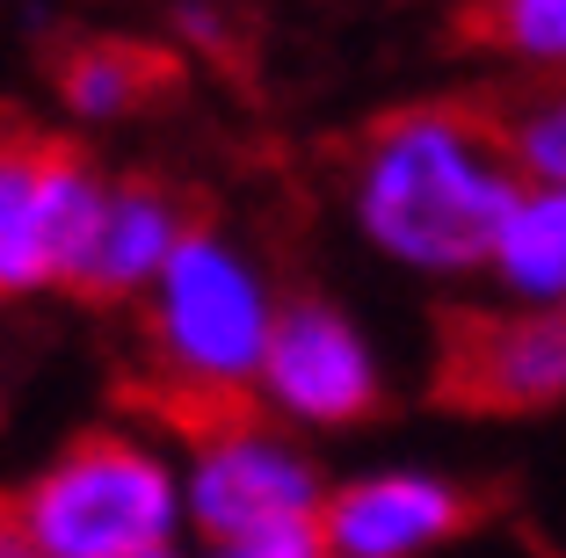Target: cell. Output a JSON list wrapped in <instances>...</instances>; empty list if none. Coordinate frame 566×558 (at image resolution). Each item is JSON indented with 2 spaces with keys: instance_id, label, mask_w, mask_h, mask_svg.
<instances>
[{
  "instance_id": "15",
  "label": "cell",
  "mask_w": 566,
  "mask_h": 558,
  "mask_svg": "<svg viewBox=\"0 0 566 558\" xmlns=\"http://www.w3.org/2000/svg\"><path fill=\"white\" fill-rule=\"evenodd\" d=\"M211 558H327V544H319V523H298V529H269V537L218 544Z\"/></svg>"
},
{
  "instance_id": "7",
  "label": "cell",
  "mask_w": 566,
  "mask_h": 558,
  "mask_svg": "<svg viewBox=\"0 0 566 558\" xmlns=\"http://www.w3.org/2000/svg\"><path fill=\"white\" fill-rule=\"evenodd\" d=\"M109 181L81 160L73 146H51L15 232L0 246V297H36V291H81L87 254H95Z\"/></svg>"
},
{
  "instance_id": "4",
  "label": "cell",
  "mask_w": 566,
  "mask_h": 558,
  "mask_svg": "<svg viewBox=\"0 0 566 558\" xmlns=\"http://www.w3.org/2000/svg\"><path fill=\"white\" fill-rule=\"evenodd\" d=\"M319 508H327L319 464L291 435H276L254 407L189 435L182 515L203 529L211 551L218 544H240V537H269V529L319 523Z\"/></svg>"
},
{
  "instance_id": "1",
  "label": "cell",
  "mask_w": 566,
  "mask_h": 558,
  "mask_svg": "<svg viewBox=\"0 0 566 558\" xmlns=\"http://www.w3.org/2000/svg\"><path fill=\"white\" fill-rule=\"evenodd\" d=\"M531 197V175L494 102H407L349 152V218L385 262L421 276L494 269V246Z\"/></svg>"
},
{
  "instance_id": "13",
  "label": "cell",
  "mask_w": 566,
  "mask_h": 558,
  "mask_svg": "<svg viewBox=\"0 0 566 558\" xmlns=\"http://www.w3.org/2000/svg\"><path fill=\"white\" fill-rule=\"evenodd\" d=\"M494 109H501V131L516 146V167L531 175V189H566V73L494 102Z\"/></svg>"
},
{
  "instance_id": "11",
  "label": "cell",
  "mask_w": 566,
  "mask_h": 558,
  "mask_svg": "<svg viewBox=\"0 0 566 558\" xmlns=\"http://www.w3.org/2000/svg\"><path fill=\"white\" fill-rule=\"evenodd\" d=\"M486 276L523 305H566V189H531L516 203Z\"/></svg>"
},
{
  "instance_id": "2",
  "label": "cell",
  "mask_w": 566,
  "mask_h": 558,
  "mask_svg": "<svg viewBox=\"0 0 566 558\" xmlns=\"http://www.w3.org/2000/svg\"><path fill=\"white\" fill-rule=\"evenodd\" d=\"M138 305H146V362H153L146 399L182 435L254 407L269 334H276V297L226 232L197 225Z\"/></svg>"
},
{
  "instance_id": "9",
  "label": "cell",
  "mask_w": 566,
  "mask_h": 558,
  "mask_svg": "<svg viewBox=\"0 0 566 558\" xmlns=\"http://www.w3.org/2000/svg\"><path fill=\"white\" fill-rule=\"evenodd\" d=\"M197 225L203 218L167 181H117L109 211H102V232H95V254H87V276L73 297H87V305H132V297H146Z\"/></svg>"
},
{
  "instance_id": "16",
  "label": "cell",
  "mask_w": 566,
  "mask_h": 558,
  "mask_svg": "<svg viewBox=\"0 0 566 558\" xmlns=\"http://www.w3.org/2000/svg\"><path fill=\"white\" fill-rule=\"evenodd\" d=\"M0 558H36L30 544H22V529H15V515H8V501H0Z\"/></svg>"
},
{
  "instance_id": "12",
  "label": "cell",
  "mask_w": 566,
  "mask_h": 558,
  "mask_svg": "<svg viewBox=\"0 0 566 558\" xmlns=\"http://www.w3.org/2000/svg\"><path fill=\"white\" fill-rule=\"evenodd\" d=\"M458 30H465V44L494 51V59L566 73V0H472Z\"/></svg>"
},
{
  "instance_id": "3",
  "label": "cell",
  "mask_w": 566,
  "mask_h": 558,
  "mask_svg": "<svg viewBox=\"0 0 566 558\" xmlns=\"http://www.w3.org/2000/svg\"><path fill=\"white\" fill-rule=\"evenodd\" d=\"M22 544L36 558H153L175 551L182 472L124 428L73 435L22 493H8Z\"/></svg>"
},
{
  "instance_id": "10",
  "label": "cell",
  "mask_w": 566,
  "mask_h": 558,
  "mask_svg": "<svg viewBox=\"0 0 566 558\" xmlns=\"http://www.w3.org/2000/svg\"><path fill=\"white\" fill-rule=\"evenodd\" d=\"M167 87H175V59L132 36H95L59 59V102L87 124H124V116L153 109Z\"/></svg>"
},
{
  "instance_id": "5",
  "label": "cell",
  "mask_w": 566,
  "mask_h": 558,
  "mask_svg": "<svg viewBox=\"0 0 566 558\" xmlns=\"http://www.w3.org/2000/svg\"><path fill=\"white\" fill-rule=\"evenodd\" d=\"M429 392L458 413L566 407V305H465L436 319Z\"/></svg>"
},
{
  "instance_id": "6",
  "label": "cell",
  "mask_w": 566,
  "mask_h": 558,
  "mask_svg": "<svg viewBox=\"0 0 566 558\" xmlns=\"http://www.w3.org/2000/svg\"><path fill=\"white\" fill-rule=\"evenodd\" d=\"M254 399H262L276 421L349 428V421H370V413H378L385 378H378V356H370V341L356 334L349 313H334L319 297H298V305L276 313Z\"/></svg>"
},
{
  "instance_id": "14",
  "label": "cell",
  "mask_w": 566,
  "mask_h": 558,
  "mask_svg": "<svg viewBox=\"0 0 566 558\" xmlns=\"http://www.w3.org/2000/svg\"><path fill=\"white\" fill-rule=\"evenodd\" d=\"M51 146H59V138L30 131V124H8V131H0V246L15 232L22 203H30L36 175H44V160H51Z\"/></svg>"
},
{
  "instance_id": "8",
  "label": "cell",
  "mask_w": 566,
  "mask_h": 558,
  "mask_svg": "<svg viewBox=\"0 0 566 558\" xmlns=\"http://www.w3.org/2000/svg\"><path fill=\"white\" fill-rule=\"evenodd\" d=\"M472 523V501L436 472H370L327 486L319 544L327 558H421Z\"/></svg>"
},
{
  "instance_id": "17",
  "label": "cell",
  "mask_w": 566,
  "mask_h": 558,
  "mask_svg": "<svg viewBox=\"0 0 566 558\" xmlns=\"http://www.w3.org/2000/svg\"><path fill=\"white\" fill-rule=\"evenodd\" d=\"M153 558H175V551H153Z\"/></svg>"
}]
</instances>
